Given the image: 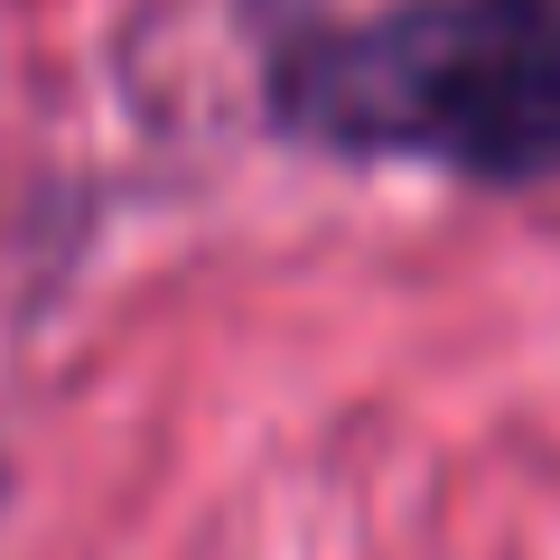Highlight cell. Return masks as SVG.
<instances>
[{
	"label": "cell",
	"mask_w": 560,
	"mask_h": 560,
	"mask_svg": "<svg viewBox=\"0 0 560 560\" xmlns=\"http://www.w3.org/2000/svg\"><path fill=\"white\" fill-rule=\"evenodd\" d=\"M280 121L355 160H430L486 187L560 178V0H401L280 66Z\"/></svg>",
	"instance_id": "1"
}]
</instances>
